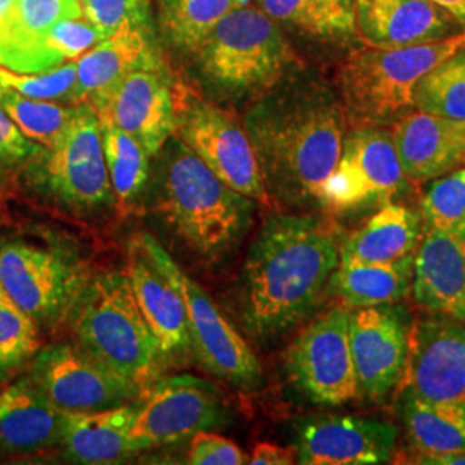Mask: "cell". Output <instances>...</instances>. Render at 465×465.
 <instances>
[{
	"mask_svg": "<svg viewBox=\"0 0 465 465\" xmlns=\"http://www.w3.org/2000/svg\"><path fill=\"white\" fill-rule=\"evenodd\" d=\"M134 300L155 332L163 353L190 347L183 297L152 250L150 234L130 240L128 271Z\"/></svg>",
	"mask_w": 465,
	"mask_h": 465,
	"instance_id": "cell-19",
	"label": "cell"
},
{
	"mask_svg": "<svg viewBox=\"0 0 465 465\" xmlns=\"http://www.w3.org/2000/svg\"><path fill=\"white\" fill-rule=\"evenodd\" d=\"M412 293L434 316L464 321L465 238L424 228L414 253Z\"/></svg>",
	"mask_w": 465,
	"mask_h": 465,
	"instance_id": "cell-20",
	"label": "cell"
},
{
	"mask_svg": "<svg viewBox=\"0 0 465 465\" xmlns=\"http://www.w3.org/2000/svg\"><path fill=\"white\" fill-rule=\"evenodd\" d=\"M414 464L465 465V453H441V455H411Z\"/></svg>",
	"mask_w": 465,
	"mask_h": 465,
	"instance_id": "cell-44",
	"label": "cell"
},
{
	"mask_svg": "<svg viewBox=\"0 0 465 465\" xmlns=\"http://www.w3.org/2000/svg\"><path fill=\"white\" fill-rule=\"evenodd\" d=\"M0 284L36 322L64 316L84 288L74 261L21 240L0 243Z\"/></svg>",
	"mask_w": 465,
	"mask_h": 465,
	"instance_id": "cell-10",
	"label": "cell"
},
{
	"mask_svg": "<svg viewBox=\"0 0 465 465\" xmlns=\"http://www.w3.org/2000/svg\"><path fill=\"white\" fill-rule=\"evenodd\" d=\"M401 420L412 455L465 453V403L430 401L405 393Z\"/></svg>",
	"mask_w": 465,
	"mask_h": 465,
	"instance_id": "cell-27",
	"label": "cell"
},
{
	"mask_svg": "<svg viewBox=\"0 0 465 465\" xmlns=\"http://www.w3.org/2000/svg\"><path fill=\"white\" fill-rule=\"evenodd\" d=\"M161 213L192 249L216 259L247 232L253 200L221 182L182 142L167 159Z\"/></svg>",
	"mask_w": 465,
	"mask_h": 465,
	"instance_id": "cell-3",
	"label": "cell"
},
{
	"mask_svg": "<svg viewBox=\"0 0 465 465\" xmlns=\"http://www.w3.org/2000/svg\"><path fill=\"white\" fill-rule=\"evenodd\" d=\"M76 104H92L136 69L161 67L143 28L123 25L76 61Z\"/></svg>",
	"mask_w": 465,
	"mask_h": 465,
	"instance_id": "cell-22",
	"label": "cell"
},
{
	"mask_svg": "<svg viewBox=\"0 0 465 465\" xmlns=\"http://www.w3.org/2000/svg\"><path fill=\"white\" fill-rule=\"evenodd\" d=\"M401 384L419 399L465 403V326L449 317L414 322Z\"/></svg>",
	"mask_w": 465,
	"mask_h": 465,
	"instance_id": "cell-16",
	"label": "cell"
},
{
	"mask_svg": "<svg viewBox=\"0 0 465 465\" xmlns=\"http://www.w3.org/2000/svg\"><path fill=\"white\" fill-rule=\"evenodd\" d=\"M341 153L359 169L376 203H386L409 182L391 134L380 126L355 128L345 138Z\"/></svg>",
	"mask_w": 465,
	"mask_h": 465,
	"instance_id": "cell-29",
	"label": "cell"
},
{
	"mask_svg": "<svg viewBox=\"0 0 465 465\" xmlns=\"http://www.w3.org/2000/svg\"><path fill=\"white\" fill-rule=\"evenodd\" d=\"M80 345L102 364L145 388L163 355L126 272H104L84 284L74 303Z\"/></svg>",
	"mask_w": 465,
	"mask_h": 465,
	"instance_id": "cell-5",
	"label": "cell"
},
{
	"mask_svg": "<svg viewBox=\"0 0 465 465\" xmlns=\"http://www.w3.org/2000/svg\"><path fill=\"white\" fill-rule=\"evenodd\" d=\"M464 321H465V316H464Z\"/></svg>",
	"mask_w": 465,
	"mask_h": 465,
	"instance_id": "cell-47",
	"label": "cell"
},
{
	"mask_svg": "<svg viewBox=\"0 0 465 465\" xmlns=\"http://www.w3.org/2000/svg\"><path fill=\"white\" fill-rule=\"evenodd\" d=\"M102 143L111 186L121 203L134 202L149 178V152L132 134L102 126Z\"/></svg>",
	"mask_w": 465,
	"mask_h": 465,
	"instance_id": "cell-31",
	"label": "cell"
},
{
	"mask_svg": "<svg viewBox=\"0 0 465 465\" xmlns=\"http://www.w3.org/2000/svg\"><path fill=\"white\" fill-rule=\"evenodd\" d=\"M409 182L426 183L465 167V121L409 111L390 130Z\"/></svg>",
	"mask_w": 465,
	"mask_h": 465,
	"instance_id": "cell-18",
	"label": "cell"
},
{
	"mask_svg": "<svg viewBox=\"0 0 465 465\" xmlns=\"http://www.w3.org/2000/svg\"><path fill=\"white\" fill-rule=\"evenodd\" d=\"M457 21L431 0H355V32L367 47L397 49L443 40Z\"/></svg>",
	"mask_w": 465,
	"mask_h": 465,
	"instance_id": "cell-21",
	"label": "cell"
},
{
	"mask_svg": "<svg viewBox=\"0 0 465 465\" xmlns=\"http://www.w3.org/2000/svg\"><path fill=\"white\" fill-rule=\"evenodd\" d=\"M424 228L465 238V167L436 178L420 200Z\"/></svg>",
	"mask_w": 465,
	"mask_h": 465,
	"instance_id": "cell-35",
	"label": "cell"
},
{
	"mask_svg": "<svg viewBox=\"0 0 465 465\" xmlns=\"http://www.w3.org/2000/svg\"><path fill=\"white\" fill-rule=\"evenodd\" d=\"M440 9L465 26V0H431Z\"/></svg>",
	"mask_w": 465,
	"mask_h": 465,
	"instance_id": "cell-45",
	"label": "cell"
},
{
	"mask_svg": "<svg viewBox=\"0 0 465 465\" xmlns=\"http://www.w3.org/2000/svg\"><path fill=\"white\" fill-rule=\"evenodd\" d=\"M197 50L205 74L234 90L278 82L295 59L272 19L247 5L223 17Z\"/></svg>",
	"mask_w": 465,
	"mask_h": 465,
	"instance_id": "cell-6",
	"label": "cell"
},
{
	"mask_svg": "<svg viewBox=\"0 0 465 465\" xmlns=\"http://www.w3.org/2000/svg\"><path fill=\"white\" fill-rule=\"evenodd\" d=\"M411 328L409 316L393 303L350 311V351L359 397L381 401L403 382Z\"/></svg>",
	"mask_w": 465,
	"mask_h": 465,
	"instance_id": "cell-13",
	"label": "cell"
},
{
	"mask_svg": "<svg viewBox=\"0 0 465 465\" xmlns=\"http://www.w3.org/2000/svg\"><path fill=\"white\" fill-rule=\"evenodd\" d=\"M271 17L319 36L355 34V0H261Z\"/></svg>",
	"mask_w": 465,
	"mask_h": 465,
	"instance_id": "cell-30",
	"label": "cell"
},
{
	"mask_svg": "<svg viewBox=\"0 0 465 465\" xmlns=\"http://www.w3.org/2000/svg\"><path fill=\"white\" fill-rule=\"evenodd\" d=\"M38 350L36 321L0 284V372L21 366Z\"/></svg>",
	"mask_w": 465,
	"mask_h": 465,
	"instance_id": "cell-36",
	"label": "cell"
},
{
	"mask_svg": "<svg viewBox=\"0 0 465 465\" xmlns=\"http://www.w3.org/2000/svg\"><path fill=\"white\" fill-rule=\"evenodd\" d=\"M107 36L95 25L82 17H67L57 21L45 35L42 49L49 69L61 66L67 59H78L88 50L99 45Z\"/></svg>",
	"mask_w": 465,
	"mask_h": 465,
	"instance_id": "cell-38",
	"label": "cell"
},
{
	"mask_svg": "<svg viewBox=\"0 0 465 465\" xmlns=\"http://www.w3.org/2000/svg\"><path fill=\"white\" fill-rule=\"evenodd\" d=\"M221 182L252 200H269L259 159L249 134L226 111L213 104L176 100V130Z\"/></svg>",
	"mask_w": 465,
	"mask_h": 465,
	"instance_id": "cell-7",
	"label": "cell"
},
{
	"mask_svg": "<svg viewBox=\"0 0 465 465\" xmlns=\"http://www.w3.org/2000/svg\"><path fill=\"white\" fill-rule=\"evenodd\" d=\"M349 309L334 307L314 319L286 351L292 382L319 405L340 407L359 399L349 340Z\"/></svg>",
	"mask_w": 465,
	"mask_h": 465,
	"instance_id": "cell-8",
	"label": "cell"
},
{
	"mask_svg": "<svg viewBox=\"0 0 465 465\" xmlns=\"http://www.w3.org/2000/svg\"><path fill=\"white\" fill-rule=\"evenodd\" d=\"M414 274V257L390 262H341L332 272V292L347 307L395 305L405 299Z\"/></svg>",
	"mask_w": 465,
	"mask_h": 465,
	"instance_id": "cell-26",
	"label": "cell"
},
{
	"mask_svg": "<svg viewBox=\"0 0 465 465\" xmlns=\"http://www.w3.org/2000/svg\"><path fill=\"white\" fill-rule=\"evenodd\" d=\"M0 107L23 134L47 149L66 132L71 119L76 114V109L59 105L52 100L25 97L9 88H5L0 97Z\"/></svg>",
	"mask_w": 465,
	"mask_h": 465,
	"instance_id": "cell-34",
	"label": "cell"
},
{
	"mask_svg": "<svg viewBox=\"0 0 465 465\" xmlns=\"http://www.w3.org/2000/svg\"><path fill=\"white\" fill-rule=\"evenodd\" d=\"M84 17L95 25L105 36L123 25L142 26L147 16L149 0H80Z\"/></svg>",
	"mask_w": 465,
	"mask_h": 465,
	"instance_id": "cell-39",
	"label": "cell"
},
{
	"mask_svg": "<svg viewBox=\"0 0 465 465\" xmlns=\"http://www.w3.org/2000/svg\"><path fill=\"white\" fill-rule=\"evenodd\" d=\"M40 149L23 134L16 123L0 107V164H13L38 153Z\"/></svg>",
	"mask_w": 465,
	"mask_h": 465,
	"instance_id": "cell-41",
	"label": "cell"
},
{
	"mask_svg": "<svg viewBox=\"0 0 465 465\" xmlns=\"http://www.w3.org/2000/svg\"><path fill=\"white\" fill-rule=\"evenodd\" d=\"M4 92H5V88L0 84V97H2V94H4Z\"/></svg>",
	"mask_w": 465,
	"mask_h": 465,
	"instance_id": "cell-46",
	"label": "cell"
},
{
	"mask_svg": "<svg viewBox=\"0 0 465 465\" xmlns=\"http://www.w3.org/2000/svg\"><path fill=\"white\" fill-rule=\"evenodd\" d=\"M247 126L267 195L295 205L319 203V190L343 150V105L309 88L261 104Z\"/></svg>",
	"mask_w": 465,
	"mask_h": 465,
	"instance_id": "cell-2",
	"label": "cell"
},
{
	"mask_svg": "<svg viewBox=\"0 0 465 465\" xmlns=\"http://www.w3.org/2000/svg\"><path fill=\"white\" fill-rule=\"evenodd\" d=\"M338 232L316 216L269 219L243 269V321L261 338L290 330L321 299L340 264Z\"/></svg>",
	"mask_w": 465,
	"mask_h": 465,
	"instance_id": "cell-1",
	"label": "cell"
},
{
	"mask_svg": "<svg viewBox=\"0 0 465 465\" xmlns=\"http://www.w3.org/2000/svg\"><path fill=\"white\" fill-rule=\"evenodd\" d=\"M465 32L397 49L355 50L340 69L343 111L355 128L397 121L416 107V88L432 67L464 47Z\"/></svg>",
	"mask_w": 465,
	"mask_h": 465,
	"instance_id": "cell-4",
	"label": "cell"
},
{
	"mask_svg": "<svg viewBox=\"0 0 465 465\" xmlns=\"http://www.w3.org/2000/svg\"><path fill=\"white\" fill-rule=\"evenodd\" d=\"M17 0H0V66H7Z\"/></svg>",
	"mask_w": 465,
	"mask_h": 465,
	"instance_id": "cell-43",
	"label": "cell"
},
{
	"mask_svg": "<svg viewBox=\"0 0 465 465\" xmlns=\"http://www.w3.org/2000/svg\"><path fill=\"white\" fill-rule=\"evenodd\" d=\"M416 107L465 121V45L422 76L416 88Z\"/></svg>",
	"mask_w": 465,
	"mask_h": 465,
	"instance_id": "cell-33",
	"label": "cell"
},
{
	"mask_svg": "<svg viewBox=\"0 0 465 465\" xmlns=\"http://www.w3.org/2000/svg\"><path fill=\"white\" fill-rule=\"evenodd\" d=\"M0 84L32 99H66L74 102L78 86V66L76 63H71L42 73H16L0 66Z\"/></svg>",
	"mask_w": 465,
	"mask_h": 465,
	"instance_id": "cell-37",
	"label": "cell"
},
{
	"mask_svg": "<svg viewBox=\"0 0 465 465\" xmlns=\"http://www.w3.org/2000/svg\"><path fill=\"white\" fill-rule=\"evenodd\" d=\"M188 462L193 465L247 464V455L240 447L216 432L199 431L192 436Z\"/></svg>",
	"mask_w": 465,
	"mask_h": 465,
	"instance_id": "cell-40",
	"label": "cell"
},
{
	"mask_svg": "<svg viewBox=\"0 0 465 465\" xmlns=\"http://www.w3.org/2000/svg\"><path fill=\"white\" fill-rule=\"evenodd\" d=\"M295 462V451L282 449L272 443H259L250 455L249 464L253 465H290Z\"/></svg>",
	"mask_w": 465,
	"mask_h": 465,
	"instance_id": "cell-42",
	"label": "cell"
},
{
	"mask_svg": "<svg viewBox=\"0 0 465 465\" xmlns=\"http://www.w3.org/2000/svg\"><path fill=\"white\" fill-rule=\"evenodd\" d=\"M397 445V428L378 419L324 416L299 432V462L305 465L386 464Z\"/></svg>",
	"mask_w": 465,
	"mask_h": 465,
	"instance_id": "cell-17",
	"label": "cell"
},
{
	"mask_svg": "<svg viewBox=\"0 0 465 465\" xmlns=\"http://www.w3.org/2000/svg\"><path fill=\"white\" fill-rule=\"evenodd\" d=\"M80 0H17L7 69L16 73L47 71L44 38L50 28L67 17H82Z\"/></svg>",
	"mask_w": 465,
	"mask_h": 465,
	"instance_id": "cell-28",
	"label": "cell"
},
{
	"mask_svg": "<svg viewBox=\"0 0 465 465\" xmlns=\"http://www.w3.org/2000/svg\"><path fill=\"white\" fill-rule=\"evenodd\" d=\"M224 420L223 399L213 382L173 376L150 384L138 403L134 436L136 450L174 443Z\"/></svg>",
	"mask_w": 465,
	"mask_h": 465,
	"instance_id": "cell-12",
	"label": "cell"
},
{
	"mask_svg": "<svg viewBox=\"0 0 465 465\" xmlns=\"http://www.w3.org/2000/svg\"><path fill=\"white\" fill-rule=\"evenodd\" d=\"M245 5L249 0H166L163 21L176 45L197 50L223 17Z\"/></svg>",
	"mask_w": 465,
	"mask_h": 465,
	"instance_id": "cell-32",
	"label": "cell"
},
{
	"mask_svg": "<svg viewBox=\"0 0 465 465\" xmlns=\"http://www.w3.org/2000/svg\"><path fill=\"white\" fill-rule=\"evenodd\" d=\"M138 403L94 412H64L61 441L82 464H111L136 451L134 431Z\"/></svg>",
	"mask_w": 465,
	"mask_h": 465,
	"instance_id": "cell-24",
	"label": "cell"
},
{
	"mask_svg": "<svg viewBox=\"0 0 465 465\" xmlns=\"http://www.w3.org/2000/svg\"><path fill=\"white\" fill-rule=\"evenodd\" d=\"M44 180L52 195L73 207H95L111 197L102 128L90 104L76 107L66 132L49 147Z\"/></svg>",
	"mask_w": 465,
	"mask_h": 465,
	"instance_id": "cell-14",
	"label": "cell"
},
{
	"mask_svg": "<svg viewBox=\"0 0 465 465\" xmlns=\"http://www.w3.org/2000/svg\"><path fill=\"white\" fill-rule=\"evenodd\" d=\"M64 411L50 401L32 378L0 393V443L15 451L47 449L61 441Z\"/></svg>",
	"mask_w": 465,
	"mask_h": 465,
	"instance_id": "cell-23",
	"label": "cell"
},
{
	"mask_svg": "<svg viewBox=\"0 0 465 465\" xmlns=\"http://www.w3.org/2000/svg\"><path fill=\"white\" fill-rule=\"evenodd\" d=\"M422 230L424 224L416 211L386 202L362 228L347 236L340 247V261L390 264L411 259L419 247Z\"/></svg>",
	"mask_w": 465,
	"mask_h": 465,
	"instance_id": "cell-25",
	"label": "cell"
},
{
	"mask_svg": "<svg viewBox=\"0 0 465 465\" xmlns=\"http://www.w3.org/2000/svg\"><path fill=\"white\" fill-rule=\"evenodd\" d=\"M152 250L183 297L190 345L202 366L232 384L255 386L262 378V369L242 334L223 316L203 288L186 276L153 238Z\"/></svg>",
	"mask_w": 465,
	"mask_h": 465,
	"instance_id": "cell-11",
	"label": "cell"
},
{
	"mask_svg": "<svg viewBox=\"0 0 465 465\" xmlns=\"http://www.w3.org/2000/svg\"><path fill=\"white\" fill-rule=\"evenodd\" d=\"M159 69H136L90 104L102 126L132 134L149 155L159 153L176 130V97Z\"/></svg>",
	"mask_w": 465,
	"mask_h": 465,
	"instance_id": "cell-15",
	"label": "cell"
},
{
	"mask_svg": "<svg viewBox=\"0 0 465 465\" xmlns=\"http://www.w3.org/2000/svg\"><path fill=\"white\" fill-rule=\"evenodd\" d=\"M32 380L64 412H94L134 401L142 386L102 364L82 345L38 350Z\"/></svg>",
	"mask_w": 465,
	"mask_h": 465,
	"instance_id": "cell-9",
	"label": "cell"
}]
</instances>
